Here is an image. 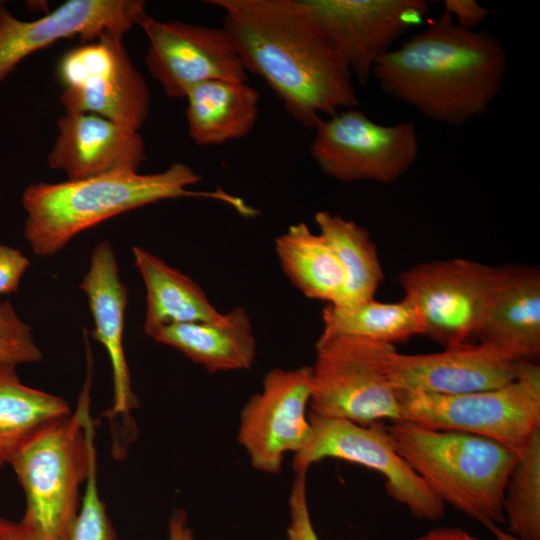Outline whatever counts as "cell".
<instances>
[{"instance_id":"1","label":"cell","mask_w":540,"mask_h":540,"mask_svg":"<svg viewBox=\"0 0 540 540\" xmlns=\"http://www.w3.org/2000/svg\"><path fill=\"white\" fill-rule=\"evenodd\" d=\"M246 71L260 76L296 121L315 128L358 107L354 78L301 0H208Z\"/></svg>"},{"instance_id":"2","label":"cell","mask_w":540,"mask_h":540,"mask_svg":"<svg viewBox=\"0 0 540 540\" xmlns=\"http://www.w3.org/2000/svg\"><path fill=\"white\" fill-rule=\"evenodd\" d=\"M507 71L505 49L495 36L462 28L443 12L382 56L372 77L385 94L423 117L462 126L490 108Z\"/></svg>"},{"instance_id":"3","label":"cell","mask_w":540,"mask_h":540,"mask_svg":"<svg viewBox=\"0 0 540 540\" xmlns=\"http://www.w3.org/2000/svg\"><path fill=\"white\" fill-rule=\"evenodd\" d=\"M200 176L188 165L171 164L151 174L116 171L59 183L38 182L22 194L24 235L38 256H51L77 234L116 215L165 199L202 197L224 202L245 217L255 209L223 190L193 191Z\"/></svg>"},{"instance_id":"4","label":"cell","mask_w":540,"mask_h":540,"mask_svg":"<svg viewBox=\"0 0 540 540\" xmlns=\"http://www.w3.org/2000/svg\"><path fill=\"white\" fill-rule=\"evenodd\" d=\"M88 341L86 378L76 411L39 429L9 462L25 494L24 514L17 525L26 540H66L80 509V488L96 459Z\"/></svg>"},{"instance_id":"5","label":"cell","mask_w":540,"mask_h":540,"mask_svg":"<svg viewBox=\"0 0 540 540\" xmlns=\"http://www.w3.org/2000/svg\"><path fill=\"white\" fill-rule=\"evenodd\" d=\"M387 428L398 453L444 504L484 525L505 521L504 492L515 452L481 436L407 420Z\"/></svg>"},{"instance_id":"6","label":"cell","mask_w":540,"mask_h":540,"mask_svg":"<svg viewBox=\"0 0 540 540\" xmlns=\"http://www.w3.org/2000/svg\"><path fill=\"white\" fill-rule=\"evenodd\" d=\"M394 345L356 336L319 337L309 412L361 425L402 420L385 362Z\"/></svg>"},{"instance_id":"7","label":"cell","mask_w":540,"mask_h":540,"mask_svg":"<svg viewBox=\"0 0 540 540\" xmlns=\"http://www.w3.org/2000/svg\"><path fill=\"white\" fill-rule=\"evenodd\" d=\"M396 395L402 420L491 439L518 457L540 429V387L517 379L499 388L466 394L399 390Z\"/></svg>"},{"instance_id":"8","label":"cell","mask_w":540,"mask_h":540,"mask_svg":"<svg viewBox=\"0 0 540 540\" xmlns=\"http://www.w3.org/2000/svg\"><path fill=\"white\" fill-rule=\"evenodd\" d=\"M308 418L312 435L307 445L293 455L295 475L306 476L313 464L326 458L362 465L381 474L387 495L416 518H443L445 504L398 453L384 422L361 425L310 412Z\"/></svg>"},{"instance_id":"9","label":"cell","mask_w":540,"mask_h":540,"mask_svg":"<svg viewBox=\"0 0 540 540\" xmlns=\"http://www.w3.org/2000/svg\"><path fill=\"white\" fill-rule=\"evenodd\" d=\"M122 39L106 32L61 57L60 102L65 112L96 114L139 132L149 114L150 93Z\"/></svg>"},{"instance_id":"10","label":"cell","mask_w":540,"mask_h":540,"mask_svg":"<svg viewBox=\"0 0 540 540\" xmlns=\"http://www.w3.org/2000/svg\"><path fill=\"white\" fill-rule=\"evenodd\" d=\"M314 130L311 157L325 175L341 182H394L419 154L413 122L382 125L357 107L322 119Z\"/></svg>"},{"instance_id":"11","label":"cell","mask_w":540,"mask_h":540,"mask_svg":"<svg viewBox=\"0 0 540 540\" xmlns=\"http://www.w3.org/2000/svg\"><path fill=\"white\" fill-rule=\"evenodd\" d=\"M497 267L466 259L423 262L404 270L399 282L415 308L421 335L444 349L472 343Z\"/></svg>"},{"instance_id":"12","label":"cell","mask_w":540,"mask_h":540,"mask_svg":"<svg viewBox=\"0 0 540 540\" xmlns=\"http://www.w3.org/2000/svg\"><path fill=\"white\" fill-rule=\"evenodd\" d=\"M351 72L366 85L377 61L429 12L424 0H301Z\"/></svg>"},{"instance_id":"13","label":"cell","mask_w":540,"mask_h":540,"mask_svg":"<svg viewBox=\"0 0 540 540\" xmlns=\"http://www.w3.org/2000/svg\"><path fill=\"white\" fill-rule=\"evenodd\" d=\"M311 393V366L273 368L265 374L262 390L240 412L237 432V442L254 469L278 474L284 455L307 445L312 435L307 412Z\"/></svg>"},{"instance_id":"14","label":"cell","mask_w":540,"mask_h":540,"mask_svg":"<svg viewBox=\"0 0 540 540\" xmlns=\"http://www.w3.org/2000/svg\"><path fill=\"white\" fill-rule=\"evenodd\" d=\"M149 46L145 63L151 76L171 98L185 99L202 82H248L247 71L223 27L159 21L146 15L139 23Z\"/></svg>"},{"instance_id":"15","label":"cell","mask_w":540,"mask_h":540,"mask_svg":"<svg viewBox=\"0 0 540 540\" xmlns=\"http://www.w3.org/2000/svg\"><path fill=\"white\" fill-rule=\"evenodd\" d=\"M80 287L88 298L94 322L90 336L104 346L111 364L113 404L104 416L112 431L113 454L119 458L138 433L131 411L139 406V401L132 390L123 345L128 291L120 279L116 255L108 241L93 248Z\"/></svg>"},{"instance_id":"16","label":"cell","mask_w":540,"mask_h":540,"mask_svg":"<svg viewBox=\"0 0 540 540\" xmlns=\"http://www.w3.org/2000/svg\"><path fill=\"white\" fill-rule=\"evenodd\" d=\"M146 15L140 0H68L41 18L24 21L0 1V82L24 58L57 40L94 41L106 32L123 37Z\"/></svg>"},{"instance_id":"17","label":"cell","mask_w":540,"mask_h":540,"mask_svg":"<svg viewBox=\"0 0 540 540\" xmlns=\"http://www.w3.org/2000/svg\"><path fill=\"white\" fill-rule=\"evenodd\" d=\"M515 362L490 344L469 343L430 354H401L392 348L385 372L395 391L458 395L491 390L515 380Z\"/></svg>"},{"instance_id":"18","label":"cell","mask_w":540,"mask_h":540,"mask_svg":"<svg viewBox=\"0 0 540 540\" xmlns=\"http://www.w3.org/2000/svg\"><path fill=\"white\" fill-rule=\"evenodd\" d=\"M58 135L48 165L69 180L116 171L138 172L146 160L138 131L122 127L92 113L65 112L57 121Z\"/></svg>"},{"instance_id":"19","label":"cell","mask_w":540,"mask_h":540,"mask_svg":"<svg viewBox=\"0 0 540 540\" xmlns=\"http://www.w3.org/2000/svg\"><path fill=\"white\" fill-rule=\"evenodd\" d=\"M476 339L515 360L540 356V270L509 264L497 267Z\"/></svg>"},{"instance_id":"20","label":"cell","mask_w":540,"mask_h":540,"mask_svg":"<svg viewBox=\"0 0 540 540\" xmlns=\"http://www.w3.org/2000/svg\"><path fill=\"white\" fill-rule=\"evenodd\" d=\"M210 373L247 370L255 362L257 343L247 310L235 307L218 322L164 326L153 336Z\"/></svg>"},{"instance_id":"21","label":"cell","mask_w":540,"mask_h":540,"mask_svg":"<svg viewBox=\"0 0 540 540\" xmlns=\"http://www.w3.org/2000/svg\"><path fill=\"white\" fill-rule=\"evenodd\" d=\"M134 264L146 289L144 332L149 337L160 328L192 322H218L225 313L210 302L191 277L170 266L143 247L132 248Z\"/></svg>"},{"instance_id":"22","label":"cell","mask_w":540,"mask_h":540,"mask_svg":"<svg viewBox=\"0 0 540 540\" xmlns=\"http://www.w3.org/2000/svg\"><path fill=\"white\" fill-rule=\"evenodd\" d=\"M185 99L188 133L199 146L243 138L258 117L260 94L247 82L205 81L191 87Z\"/></svg>"},{"instance_id":"23","label":"cell","mask_w":540,"mask_h":540,"mask_svg":"<svg viewBox=\"0 0 540 540\" xmlns=\"http://www.w3.org/2000/svg\"><path fill=\"white\" fill-rule=\"evenodd\" d=\"M275 251L283 272L304 296L331 305L341 303L345 271L319 233L305 223L293 224L276 237Z\"/></svg>"},{"instance_id":"24","label":"cell","mask_w":540,"mask_h":540,"mask_svg":"<svg viewBox=\"0 0 540 540\" xmlns=\"http://www.w3.org/2000/svg\"><path fill=\"white\" fill-rule=\"evenodd\" d=\"M61 397L21 382L16 365L0 364V467L46 424L71 413Z\"/></svg>"},{"instance_id":"25","label":"cell","mask_w":540,"mask_h":540,"mask_svg":"<svg viewBox=\"0 0 540 540\" xmlns=\"http://www.w3.org/2000/svg\"><path fill=\"white\" fill-rule=\"evenodd\" d=\"M322 321V338L356 336L394 345L421 335L418 314L404 297L392 303L372 298L350 305L327 304Z\"/></svg>"},{"instance_id":"26","label":"cell","mask_w":540,"mask_h":540,"mask_svg":"<svg viewBox=\"0 0 540 540\" xmlns=\"http://www.w3.org/2000/svg\"><path fill=\"white\" fill-rule=\"evenodd\" d=\"M314 219L319 234L332 247L345 271V291L339 305L374 298L384 275L369 232L356 222L327 211L317 212Z\"/></svg>"},{"instance_id":"27","label":"cell","mask_w":540,"mask_h":540,"mask_svg":"<svg viewBox=\"0 0 540 540\" xmlns=\"http://www.w3.org/2000/svg\"><path fill=\"white\" fill-rule=\"evenodd\" d=\"M503 511L512 534L540 540V429L531 437L508 478Z\"/></svg>"},{"instance_id":"28","label":"cell","mask_w":540,"mask_h":540,"mask_svg":"<svg viewBox=\"0 0 540 540\" xmlns=\"http://www.w3.org/2000/svg\"><path fill=\"white\" fill-rule=\"evenodd\" d=\"M66 540H117L97 484V460L91 465L76 519Z\"/></svg>"},{"instance_id":"29","label":"cell","mask_w":540,"mask_h":540,"mask_svg":"<svg viewBox=\"0 0 540 540\" xmlns=\"http://www.w3.org/2000/svg\"><path fill=\"white\" fill-rule=\"evenodd\" d=\"M43 358L30 326L8 301L0 302V364L35 363Z\"/></svg>"},{"instance_id":"30","label":"cell","mask_w":540,"mask_h":540,"mask_svg":"<svg viewBox=\"0 0 540 540\" xmlns=\"http://www.w3.org/2000/svg\"><path fill=\"white\" fill-rule=\"evenodd\" d=\"M288 506L287 540H320L309 510L306 476L295 475L289 494Z\"/></svg>"},{"instance_id":"31","label":"cell","mask_w":540,"mask_h":540,"mask_svg":"<svg viewBox=\"0 0 540 540\" xmlns=\"http://www.w3.org/2000/svg\"><path fill=\"white\" fill-rule=\"evenodd\" d=\"M29 266V259L20 250L0 244V295L16 292Z\"/></svg>"},{"instance_id":"32","label":"cell","mask_w":540,"mask_h":540,"mask_svg":"<svg viewBox=\"0 0 540 540\" xmlns=\"http://www.w3.org/2000/svg\"><path fill=\"white\" fill-rule=\"evenodd\" d=\"M444 12L462 28L476 30L489 15V10L475 0H445Z\"/></svg>"},{"instance_id":"33","label":"cell","mask_w":540,"mask_h":540,"mask_svg":"<svg viewBox=\"0 0 540 540\" xmlns=\"http://www.w3.org/2000/svg\"><path fill=\"white\" fill-rule=\"evenodd\" d=\"M167 540H196L183 509H174L168 520Z\"/></svg>"},{"instance_id":"34","label":"cell","mask_w":540,"mask_h":540,"mask_svg":"<svg viewBox=\"0 0 540 540\" xmlns=\"http://www.w3.org/2000/svg\"><path fill=\"white\" fill-rule=\"evenodd\" d=\"M414 540H479L459 527H438Z\"/></svg>"},{"instance_id":"35","label":"cell","mask_w":540,"mask_h":540,"mask_svg":"<svg viewBox=\"0 0 540 540\" xmlns=\"http://www.w3.org/2000/svg\"><path fill=\"white\" fill-rule=\"evenodd\" d=\"M0 540H26L20 532L17 522L0 518Z\"/></svg>"},{"instance_id":"36","label":"cell","mask_w":540,"mask_h":540,"mask_svg":"<svg viewBox=\"0 0 540 540\" xmlns=\"http://www.w3.org/2000/svg\"><path fill=\"white\" fill-rule=\"evenodd\" d=\"M485 526L491 531L495 540H522L519 537L513 535L512 533L504 531L497 524L488 523Z\"/></svg>"}]
</instances>
